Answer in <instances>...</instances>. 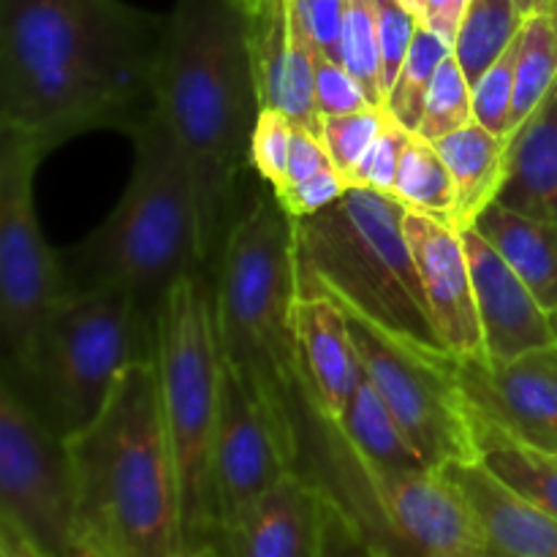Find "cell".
Returning <instances> with one entry per match:
<instances>
[{
  "instance_id": "obj_1",
  "label": "cell",
  "mask_w": 557,
  "mask_h": 557,
  "mask_svg": "<svg viewBox=\"0 0 557 557\" xmlns=\"http://www.w3.org/2000/svg\"><path fill=\"white\" fill-rule=\"evenodd\" d=\"M169 16L123 0H0V128L131 134L158 107Z\"/></svg>"
},
{
  "instance_id": "obj_2",
  "label": "cell",
  "mask_w": 557,
  "mask_h": 557,
  "mask_svg": "<svg viewBox=\"0 0 557 557\" xmlns=\"http://www.w3.org/2000/svg\"><path fill=\"white\" fill-rule=\"evenodd\" d=\"M158 107L188 163L199 256L212 270L245 207L239 188L253 169L250 145L261 114L248 20L237 0H177L169 14Z\"/></svg>"
},
{
  "instance_id": "obj_3",
  "label": "cell",
  "mask_w": 557,
  "mask_h": 557,
  "mask_svg": "<svg viewBox=\"0 0 557 557\" xmlns=\"http://www.w3.org/2000/svg\"><path fill=\"white\" fill-rule=\"evenodd\" d=\"M79 539L107 557H180L183 498L158 359L123 373L96 422L69 438Z\"/></svg>"
},
{
  "instance_id": "obj_4",
  "label": "cell",
  "mask_w": 557,
  "mask_h": 557,
  "mask_svg": "<svg viewBox=\"0 0 557 557\" xmlns=\"http://www.w3.org/2000/svg\"><path fill=\"white\" fill-rule=\"evenodd\" d=\"M210 275L223 364L299 446L305 397L294 343L297 239L294 218L275 190L250 196Z\"/></svg>"
},
{
  "instance_id": "obj_5",
  "label": "cell",
  "mask_w": 557,
  "mask_h": 557,
  "mask_svg": "<svg viewBox=\"0 0 557 557\" xmlns=\"http://www.w3.org/2000/svg\"><path fill=\"white\" fill-rule=\"evenodd\" d=\"M128 136L136 158L123 199L90 237L58 259L65 294L117 288L158 321L166 294L183 277L205 270L194 183L161 107Z\"/></svg>"
},
{
  "instance_id": "obj_6",
  "label": "cell",
  "mask_w": 557,
  "mask_h": 557,
  "mask_svg": "<svg viewBox=\"0 0 557 557\" xmlns=\"http://www.w3.org/2000/svg\"><path fill=\"white\" fill-rule=\"evenodd\" d=\"M406 212L395 196L348 188L315 215L294 218L299 297H330L430 357H451L428 310Z\"/></svg>"
},
{
  "instance_id": "obj_7",
  "label": "cell",
  "mask_w": 557,
  "mask_h": 557,
  "mask_svg": "<svg viewBox=\"0 0 557 557\" xmlns=\"http://www.w3.org/2000/svg\"><path fill=\"white\" fill-rule=\"evenodd\" d=\"M156 357V319L117 288L69 292L3 375L65 441L96 422L125 370Z\"/></svg>"
},
{
  "instance_id": "obj_8",
  "label": "cell",
  "mask_w": 557,
  "mask_h": 557,
  "mask_svg": "<svg viewBox=\"0 0 557 557\" xmlns=\"http://www.w3.org/2000/svg\"><path fill=\"white\" fill-rule=\"evenodd\" d=\"M297 471L389 557H500L446 471H381L351 449L335 422L308 406L299 422Z\"/></svg>"
},
{
  "instance_id": "obj_9",
  "label": "cell",
  "mask_w": 557,
  "mask_h": 557,
  "mask_svg": "<svg viewBox=\"0 0 557 557\" xmlns=\"http://www.w3.org/2000/svg\"><path fill=\"white\" fill-rule=\"evenodd\" d=\"M163 417L180 476L185 553L215 542V446L223 357L218 346L210 270L183 277L161 302L156 321Z\"/></svg>"
},
{
  "instance_id": "obj_10",
  "label": "cell",
  "mask_w": 557,
  "mask_h": 557,
  "mask_svg": "<svg viewBox=\"0 0 557 557\" xmlns=\"http://www.w3.org/2000/svg\"><path fill=\"white\" fill-rule=\"evenodd\" d=\"M359 362L428 468L479 460L476 411L455 357H430L346 310Z\"/></svg>"
},
{
  "instance_id": "obj_11",
  "label": "cell",
  "mask_w": 557,
  "mask_h": 557,
  "mask_svg": "<svg viewBox=\"0 0 557 557\" xmlns=\"http://www.w3.org/2000/svg\"><path fill=\"white\" fill-rule=\"evenodd\" d=\"M0 525L38 555L58 557L79 539L69 441L54 433L3 375L0 381Z\"/></svg>"
},
{
  "instance_id": "obj_12",
  "label": "cell",
  "mask_w": 557,
  "mask_h": 557,
  "mask_svg": "<svg viewBox=\"0 0 557 557\" xmlns=\"http://www.w3.org/2000/svg\"><path fill=\"white\" fill-rule=\"evenodd\" d=\"M49 147L30 134L0 128V326L3 364L20 359L38 321L65 294L60 259L36 221L33 177Z\"/></svg>"
},
{
  "instance_id": "obj_13",
  "label": "cell",
  "mask_w": 557,
  "mask_h": 557,
  "mask_svg": "<svg viewBox=\"0 0 557 557\" xmlns=\"http://www.w3.org/2000/svg\"><path fill=\"white\" fill-rule=\"evenodd\" d=\"M299 446L281 424L245 392L223 364L218 397L215 446H212V493L218 531L297 471ZM218 536V533H215Z\"/></svg>"
},
{
  "instance_id": "obj_14",
  "label": "cell",
  "mask_w": 557,
  "mask_h": 557,
  "mask_svg": "<svg viewBox=\"0 0 557 557\" xmlns=\"http://www.w3.org/2000/svg\"><path fill=\"white\" fill-rule=\"evenodd\" d=\"M457 375L484 419L557 457V343L511 362L457 359Z\"/></svg>"
},
{
  "instance_id": "obj_15",
  "label": "cell",
  "mask_w": 557,
  "mask_h": 557,
  "mask_svg": "<svg viewBox=\"0 0 557 557\" xmlns=\"http://www.w3.org/2000/svg\"><path fill=\"white\" fill-rule=\"evenodd\" d=\"M406 237L446 351L455 359H487L462 234L438 218L408 210Z\"/></svg>"
},
{
  "instance_id": "obj_16",
  "label": "cell",
  "mask_w": 557,
  "mask_h": 557,
  "mask_svg": "<svg viewBox=\"0 0 557 557\" xmlns=\"http://www.w3.org/2000/svg\"><path fill=\"white\" fill-rule=\"evenodd\" d=\"M471 264L473 294L490 362H511L557 343V319L547 313L509 267V261L476 232L460 228Z\"/></svg>"
},
{
  "instance_id": "obj_17",
  "label": "cell",
  "mask_w": 557,
  "mask_h": 557,
  "mask_svg": "<svg viewBox=\"0 0 557 557\" xmlns=\"http://www.w3.org/2000/svg\"><path fill=\"white\" fill-rule=\"evenodd\" d=\"M326 495L292 471L218 531L223 557H321Z\"/></svg>"
},
{
  "instance_id": "obj_18",
  "label": "cell",
  "mask_w": 557,
  "mask_h": 557,
  "mask_svg": "<svg viewBox=\"0 0 557 557\" xmlns=\"http://www.w3.org/2000/svg\"><path fill=\"white\" fill-rule=\"evenodd\" d=\"M299 381L310 411L341 422L362 379L346 310L330 297H299L294 305Z\"/></svg>"
},
{
  "instance_id": "obj_19",
  "label": "cell",
  "mask_w": 557,
  "mask_h": 557,
  "mask_svg": "<svg viewBox=\"0 0 557 557\" xmlns=\"http://www.w3.org/2000/svg\"><path fill=\"white\" fill-rule=\"evenodd\" d=\"M441 471L462 490L500 557H557V520L500 482L482 460L449 462Z\"/></svg>"
},
{
  "instance_id": "obj_20",
  "label": "cell",
  "mask_w": 557,
  "mask_h": 557,
  "mask_svg": "<svg viewBox=\"0 0 557 557\" xmlns=\"http://www.w3.org/2000/svg\"><path fill=\"white\" fill-rule=\"evenodd\" d=\"M495 201L522 215L557 221V82L509 134L506 180Z\"/></svg>"
},
{
  "instance_id": "obj_21",
  "label": "cell",
  "mask_w": 557,
  "mask_h": 557,
  "mask_svg": "<svg viewBox=\"0 0 557 557\" xmlns=\"http://www.w3.org/2000/svg\"><path fill=\"white\" fill-rule=\"evenodd\" d=\"M455 183V215L451 226L460 232L498 199L506 180L509 136H498L476 120L433 141Z\"/></svg>"
},
{
  "instance_id": "obj_22",
  "label": "cell",
  "mask_w": 557,
  "mask_h": 557,
  "mask_svg": "<svg viewBox=\"0 0 557 557\" xmlns=\"http://www.w3.org/2000/svg\"><path fill=\"white\" fill-rule=\"evenodd\" d=\"M473 228L509 261L539 305L557 319V221L522 215L493 201Z\"/></svg>"
},
{
  "instance_id": "obj_23",
  "label": "cell",
  "mask_w": 557,
  "mask_h": 557,
  "mask_svg": "<svg viewBox=\"0 0 557 557\" xmlns=\"http://www.w3.org/2000/svg\"><path fill=\"white\" fill-rule=\"evenodd\" d=\"M335 424L341 428L343 438L351 444V449L357 451L364 462L381 468V471H433V468H428V462L422 460L417 446L411 444L406 430L400 428L395 413L389 411V406H386V400L381 397V392L375 389L373 381L368 379L364 368L346 413H343L341 422Z\"/></svg>"
},
{
  "instance_id": "obj_24",
  "label": "cell",
  "mask_w": 557,
  "mask_h": 557,
  "mask_svg": "<svg viewBox=\"0 0 557 557\" xmlns=\"http://www.w3.org/2000/svg\"><path fill=\"white\" fill-rule=\"evenodd\" d=\"M476 411V408H473ZM479 460L511 490L557 520V457L511 438L476 411Z\"/></svg>"
},
{
  "instance_id": "obj_25",
  "label": "cell",
  "mask_w": 557,
  "mask_h": 557,
  "mask_svg": "<svg viewBox=\"0 0 557 557\" xmlns=\"http://www.w3.org/2000/svg\"><path fill=\"white\" fill-rule=\"evenodd\" d=\"M522 20L515 0H468L451 52L471 85L511 47Z\"/></svg>"
},
{
  "instance_id": "obj_26",
  "label": "cell",
  "mask_w": 557,
  "mask_h": 557,
  "mask_svg": "<svg viewBox=\"0 0 557 557\" xmlns=\"http://www.w3.org/2000/svg\"><path fill=\"white\" fill-rule=\"evenodd\" d=\"M557 82V16L531 14L522 20L517 36L515 69V107H511V131L542 103Z\"/></svg>"
},
{
  "instance_id": "obj_27",
  "label": "cell",
  "mask_w": 557,
  "mask_h": 557,
  "mask_svg": "<svg viewBox=\"0 0 557 557\" xmlns=\"http://www.w3.org/2000/svg\"><path fill=\"white\" fill-rule=\"evenodd\" d=\"M392 196L406 210L438 218V221L451 226V215H455V183H451L449 169H446L444 158L435 150L433 141L422 139L417 134L408 139Z\"/></svg>"
},
{
  "instance_id": "obj_28",
  "label": "cell",
  "mask_w": 557,
  "mask_h": 557,
  "mask_svg": "<svg viewBox=\"0 0 557 557\" xmlns=\"http://www.w3.org/2000/svg\"><path fill=\"white\" fill-rule=\"evenodd\" d=\"M451 54V44L444 36H438L430 27L419 25L417 36H413L408 58L403 63L400 74H397L395 85H392L389 96H386L384 107L397 123L406 131L417 134L419 120H422L424 103H428V92L433 87L435 74H438L441 63Z\"/></svg>"
},
{
  "instance_id": "obj_29",
  "label": "cell",
  "mask_w": 557,
  "mask_h": 557,
  "mask_svg": "<svg viewBox=\"0 0 557 557\" xmlns=\"http://www.w3.org/2000/svg\"><path fill=\"white\" fill-rule=\"evenodd\" d=\"M341 63L368 90L375 107H384V79H381L379 5L375 0H346L341 33Z\"/></svg>"
},
{
  "instance_id": "obj_30",
  "label": "cell",
  "mask_w": 557,
  "mask_h": 557,
  "mask_svg": "<svg viewBox=\"0 0 557 557\" xmlns=\"http://www.w3.org/2000/svg\"><path fill=\"white\" fill-rule=\"evenodd\" d=\"M468 123H473V85L451 52L441 63L433 87H430L417 136L435 141Z\"/></svg>"
},
{
  "instance_id": "obj_31",
  "label": "cell",
  "mask_w": 557,
  "mask_h": 557,
  "mask_svg": "<svg viewBox=\"0 0 557 557\" xmlns=\"http://www.w3.org/2000/svg\"><path fill=\"white\" fill-rule=\"evenodd\" d=\"M389 117L392 114L386 112V107H368L359 109V112L321 117L319 139L324 141L326 152L335 161V166L341 169L346 183L354 169H357V163L362 161L364 152H368V147L375 141V136L389 123Z\"/></svg>"
},
{
  "instance_id": "obj_32",
  "label": "cell",
  "mask_w": 557,
  "mask_h": 557,
  "mask_svg": "<svg viewBox=\"0 0 557 557\" xmlns=\"http://www.w3.org/2000/svg\"><path fill=\"white\" fill-rule=\"evenodd\" d=\"M520 36V33H517ZM517 38L511 47L479 76L473 85V120L498 136L511 134V107H515Z\"/></svg>"
},
{
  "instance_id": "obj_33",
  "label": "cell",
  "mask_w": 557,
  "mask_h": 557,
  "mask_svg": "<svg viewBox=\"0 0 557 557\" xmlns=\"http://www.w3.org/2000/svg\"><path fill=\"white\" fill-rule=\"evenodd\" d=\"M411 136V131H406L395 117H389V123L375 136V141L368 147L362 161L357 163V169L348 177V188H370L392 196L397 169H400L403 161V150H406Z\"/></svg>"
},
{
  "instance_id": "obj_34",
  "label": "cell",
  "mask_w": 557,
  "mask_h": 557,
  "mask_svg": "<svg viewBox=\"0 0 557 557\" xmlns=\"http://www.w3.org/2000/svg\"><path fill=\"white\" fill-rule=\"evenodd\" d=\"M292 136L294 123L277 109H261L259 120H256L253 145H250V163L253 172L277 190L286 180L288 152H292Z\"/></svg>"
},
{
  "instance_id": "obj_35",
  "label": "cell",
  "mask_w": 557,
  "mask_h": 557,
  "mask_svg": "<svg viewBox=\"0 0 557 557\" xmlns=\"http://www.w3.org/2000/svg\"><path fill=\"white\" fill-rule=\"evenodd\" d=\"M379 5V41H381V79H384V101L408 58L413 36H417V16L400 0H375Z\"/></svg>"
},
{
  "instance_id": "obj_36",
  "label": "cell",
  "mask_w": 557,
  "mask_h": 557,
  "mask_svg": "<svg viewBox=\"0 0 557 557\" xmlns=\"http://www.w3.org/2000/svg\"><path fill=\"white\" fill-rule=\"evenodd\" d=\"M375 107L357 76L337 60L315 52V109L321 117L359 112Z\"/></svg>"
},
{
  "instance_id": "obj_37",
  "label": "cell",
  "mask_w": 557,
  "mask_h": 557,
  "mask_svg": "<svg viewBox=\"0 0 557 557\" xmlns=\"http://www.w3.org/2000/svg\"><path fill=\"white\" fill-rule=\"evenodd\" d=\"M294 14L308 33L310 44L319 54L341 63V33L346 0H294Z\"/></svg>"
},
{
  "instance_id": "obj_38",
  "label": "cell",
  "mask_w": 557,
  "mask_h": 557,
  "mask_svg": "<svg viewBox=\"0 0 557 557\" xmlns=\"http://www.w3.org/2000/svg\"><path fill=\"white\" fill-rule=\"evenodd\" d=\"M321 557H389V555H386L379 544L370 542V536L357 525V520H354L341 504H335V500L326 495Z\"/></svg>"
},
{
  "instance_id": "obj_39",
  "label": "cell",
  "mask_w": 557,
  "mask_h": 557,
  "mask_svg": "<svg viewBox=\"0 0 557 557\" xmlns=\"http://www.w3.org/2000/svg\"><path fill=\"white\" fill-rule=\"evenodd\" d=\"M400 3L417 16L419 25L430 27L449 44H455L468 0H400Z\"/></svg>"
},
{
  "instance_id": "obj_40",
  "label": "cell",
  "mask_w": 557,
  "mask_h": 557,
  "mask_svg": "<svg viewBox=\"0 0 557 557\" xmlns=\"http://www.w3.org/2000/svg\"><path fill=\"white\" fill-rule=\"evenodd\" d=\"M0 547L11 549L16 557H44V555H38L36 549H33L30 544L20 536V533L11 531L9 525H0ZM58 557H107V555H103L98 547H92L90 542H85V539H76V542Z\"/></svg>"
},
{
  "instance_id": "obj_41",
  "label": "cell",
  "mask_w": 557,
  "mask_h": 557,
  "mask_svg": "<svg viewBox=\"0 0 557 557\" xmlns=\"http://www.w3.org/2000/svg\"><path fill=\"white\" fill-rule=\"evenodd\" d=\"M515 3H517V9H520L522 16L542 14V11L557 16V0H515Z\"/></svg>"
},
{
  "instance_id": "obj_42",
  "label": "cell",
  "mask_w": 557,
  "mask_h": 557,
  "mask_svg": "<svg viewBox=\"0 0 557 557\" xmlns=\"http://www.w3.org/2000/svg\"><path fill=\"white\" fill-rule=\"evenodd\" d=\"M180 557H223V555H221V549L215 547V544H205V547L190 549V553H183Z\"/></svg>"
},
{
  "instance_id": "obj_43",
  "label": "cell",
  "mask_w": 557,
  "mask_h": 557,
  "mask_svg": "<svg viewBox=\"0 0 557 557\" xmlns=\"http://www.w3.org/2000/svg\"><path fill=\"white\" fill-rule=\"evenodd\" d=\"M0 557H16L14 553H11V549H5V547H0Z\"/></svg>"
}]
</instances>
